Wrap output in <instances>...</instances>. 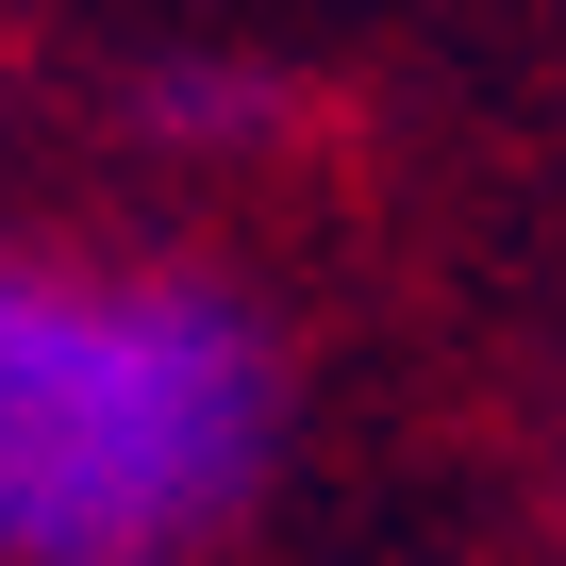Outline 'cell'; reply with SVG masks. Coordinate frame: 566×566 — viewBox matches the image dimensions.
<instances>
[{
	"instance_id": "obj_2",
	"label": "cell",
	"mask_w": 566,
	"mask_h": 566,
	"mask_svg": "<svg viewBox=\"0 0 566 566\" xmlns=\"http://www.w3.org/2000/svg\"><path fill=\"white\" fill-rule=\"evenodd\" d=\"M250 101H266L250 67H167L150 84V117H184V134H250Z\"/></svg>"
},
{
	"instance_id": "obj_1",
	"label": "cell",
	"mask_w": 566,
	"mask_h": 566,
	"mask_svg": "<svg viewBox=\"0 0 566 566\" xmlns=\"http://www.w3.org/2000/svg\"><path fill=\"white\" fill-rule=\"evenodd\" d=\"M283 433V350L217 283L0 266V566H167Z\"/></svg>"
}]
</instances>
